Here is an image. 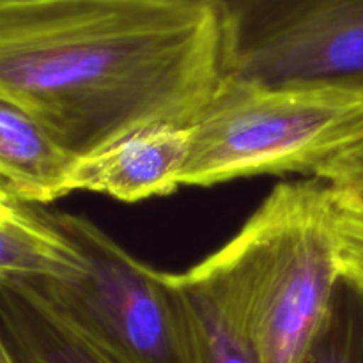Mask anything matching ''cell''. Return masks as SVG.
<instances>
[{
	"label": "cell",
	"mask_w": 363,
	"mask_h": 363,
	"mask_svg": "<svg viewBox=\"0 0 363 363\" xmlns=\"http://www.w3.org/2000/svg\"><path fill=\"white\" fill-rule=\"evenodd\" d=\"M169 2H186V4H216L218 0H169Z\"/></svg>",
	"instance_id": "16"
},
{
	"label": "cell",
	"mask_w": 363,
	"mask_h": 363,
	"mask_svg": "<svg viewBox=\"0 0 363 363\" xmlns=\"http://www.w3.org/2000/svg\"><path fill=\"white\" fill-rule=\"evenodd\" d=\"M0 183H2V181H0Z\"/></svg>",
	"instance_id": "17"
},
{
	"label": "cell",
	"mask_w": 363,
	"mask_h": 363,
	"mask_svg": "<svg viewBox=\"0 0 363 363\" xmlns=\"http://www.w3.org/2000/svg\"><path fill=\"white\" fill-rule=\"evenodd\" d=\"M11 201H18V199L11 194V190L6 186V184L0 183V204H4V202H11Z\"/></svg>",
	"instance_id": "14"
},
{
	"label": "cell",
	"mask_w": 363,
	"mask_h": 363,
	"mask_svg": "<svg viewBox=\"0 0 363 363\" xmlns=\"http://www.w3.org/2000/svg\"><path fill=\"white\" fill-rule=\"evenodd\" d=\"M0 363H14L13 358H11L9 351H7L6 342H4L2 333H0Z\"/></svg>",
	"instance_id": "15"
},
{
	"label": "cell",
	"mask_w": 363,
	"mask_h": 363,
	"mask_svg": "<svg viewBox=\"0 0 363 363\" xmlns=\"http://www.w3.org/2000/svg\"><path fill=\"white\" fill-rule=\"evenodd\" d=\"M77 158L27 110L0 98V181L18 201L45 208L71 195Z\"/></svg>",
	"instance_id": "8"
},
{
	"label": "cell",
	"mask_w": 363,
	"mask_h": 363,
	"mask_svg": "<svg viewBox=\"0 0 363 363\" xmlns=\"http://www.w3.org/2000/svg\"><path fill=\"white\" fill-rule=\"evenodd\" d=\"M328 186V218L340 273L363 282V195Z\"/></svg>",
	"instance_id": "12"
},
{
	"label": "cell",
	"mask_w": 363,
	"mask_h": 363,
	"mask_svg": "<svg viewBox=\"0 0 363 363\" xmlns=\"http://www.w3.org/2000/svg\"><path fill=\"white\" fill-rule=\"evenodd\" d=\"M165 275L191 363H261L243 318L202 262Z\"/></svg>",
	"instance_id": "9"
},
{
	"label": "cell",
	"mask_w": 363,
	"mask_h": 363,
	"mask_svg": "<svg viewBox=\"0 0 363 363\" xmlns=\"http://www.w3.org/2000/svg\"><path fill=\"white\" fill-rule=\"evenodd\" d=\"M87 272L80 248L43 206L11 201L0 204V282L74 280Z\"/></svg>",
	"instance_id": "10"
},
{
	"label": "cell",
	"mask_w": 363,
	"mask_h": 363,
	"mask_svg": "<svg viewBox=\"0 0 363 363\" xmlns=\"http://www.w3.org/2000/svg\"><path fill=\"white\" fill-rule=\"evenodd\" d=\"M190 149V126L156 123L138 128L77 158L69 190L106 195L121 202L167 197L181 188Z\"/></svg>",
	"instance_id": "6"
},
{
	"label": "cell",
	"mask_w": 363,
	"mask_h": 363,
	"mask_svg": "<svg viewBox=\"0 0 363 363\" xmlns=\"http://www.w3.org/2000/svg\"><path fill=\"white\" fill-rule=\"evenodd\" d=\"M315 179L330 186L350 188L363 195V140L337 152L318 170Z\"/></svg>",
	"instance_id": "13"
},
{
	"label": "cell",
	"mask_w": 363,
	"mask_h": 363,
	"mask_svg": "<svg viewBox=\"0 0 363 363\" xmlns=\"http://www.w3.org/2000/svg\"><path fill=\"white\" fill-rule=\"evenodd\" d=\"M190 128L181 186L208 188L264 174L315 177L337 152L363 140V92L223 77Z\"/></svg>",
	"instance_id": "3"
},
{
	"label": "cell",
	"mask_w": 363,
	"mask_h": 363,
	"mask_svg": "<svg viewBox=\"0 0 363 363\" xmlns=\"http://www.w3.org/2000/svg\"><path fill=\"white\" fill-rule=\"evenodd\" d=\"M300 363H363V282L340 277L325 323Z\"/></svg>",
	"instance_id": "11"
},
{
	"label": "cell",
	"mask_w": 363,
	"mask_h": 363,
	"mask_svg": "<svg viewBox=\"0 0 363 363\" xmlns=\"http://www.w3.org/2000/svg\"><path fill=\"white\" fill-rule=\"evenodd\" d=\"M0 333L14 363H117L74 328L35 280L0 282Z\"/></svg>",
	"instance_id": "7"
},
{
	"label": "cell",
	"mask_w": 363,
	"mask_h": 363,
	"mask_svg": "<svg viewBox=\"0 0 363 363\" xmlns=\"http://www.w3.org/2000/svg\"><path fill=\"white\" fill-rule=\"evenodd\" d=\"M201 262L243 318L261 363H300L342 277L328 186L279 184L240 233Z\"/></svg>",
	"instance_id": "2"
},
{
	"label": "cell",
	"mask_w": 363,
	"mask_h": 363,
	"mask_svg": "<svg viewBox=\"0 0 363 363\" xmlns=\"http://www.w3.org/2000/svg\"><path fill=\"white\" fill-rule=\"evenodd\" d=\"M223 78L216 4L0 0V98L74 156L190 126Z\"/></svg>",
	"instance_id": "1"
},
{
	"label": "cell",
	"mask_w": 363,
	"mask_h": 363,
	"mask_svg": "<svg viewBox=\"0 0 363 363\" xmlns=\"http://www.w3.org/2000/svg\"><path fill=\"white\" fill-rule=\"evenodd\" d=\"M223 77L363 92V0H218Z\"/></svg>",
	"instance_id": "5"
},
{
	"label": "cell",
	"mask_w": 363,
	"mask_h": 363,
	"mask_svg": "<svg viewBox=\"0 0 363 363\" xmlns=\"http://www.w3.org/2000/svg\"><path fill=\"white\" fill-rule=\"evenodd\" d=\"M52 218L80 248L87 272L35 282L74 328L117 363H191L165 272L131 255L85 216L55 211Z\"/></svg>",
	"instance_id": "4"
}]
</instances>
